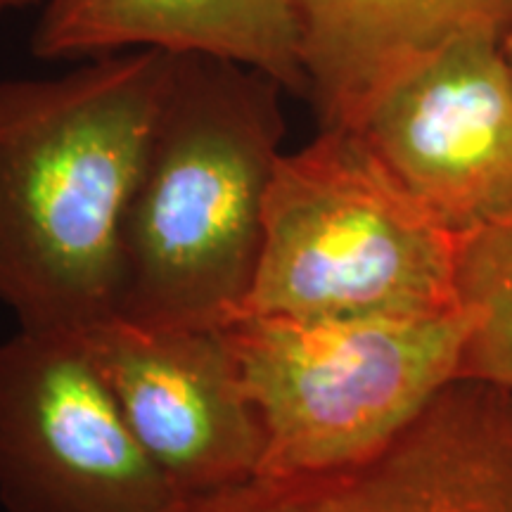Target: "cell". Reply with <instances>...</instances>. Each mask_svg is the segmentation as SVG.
<instances>
[{
    "instance_id": "obj_1",
    "label": "cell",
    "mask_w": 512,
    "mask_h": 512,
    "mask_svg": "<svg viewBox=\"0 0 512 512\" xmlns=\"http://www.w3.org/2000/svg\"><path fill=\"white\" fill-rule=\"evenodd\" d=\"M174 55L126 50L0 81V304L27 330L112 316L121 223Z\"/></svg>"
},
{
    "instance_id": "obj_2",
    "label": "cell",
    "mask_w": 512,
    "mask_h": 512,
    "mask_svg": "<svg viewBox=\"0 0 512 512\" xmlns=\"http://www.w3.org/2000/svg\"><path fill=\"white\" fill-rule=\"evenodd\" d=\"M273 76L174 55L119 240L112 316L219 328L252 290L285 140Z\"/></svg>"
},
{
    "instance_id": "obj_3",
    "label": "cell",
    "mask_w": 512,
    "mask_h": 512,
    "mask_svg": "<svg viewBox=\"0 0 512 512\" xmlns=\"http://www.w3.org/2000/svg\"><path fill=\"white\" fill-rule=\"evenodd\" d=\"M458 245L460 235L411 195L361 133L320 128L309 145L280 157L240 313L363 318L456 309Z\"/></svg>"
},
{
    "instance_id": "obj_4",
    "label": "cell",
    "mask_w": 512,
    "mask_h": 512,
    "mask_svg": "<svg viewBox=\"0 0 512 512\" xmlns=\"http://www.w3.org/2000/svg\"><path fill=\"white\" fill-rule=\"evenodd\" d=\"M264 430L256 475H304L373 456L463 377L472 318H285L221 325Z\"/></svg>"
},
{
    "instance_id": "obj_5",
    "label": "cell",
    "mask_w": 512,
    "mask_h": 512,
    "mask_svg": "<svg viewBox=\"0 0 512 512\" xmlns=\"http://www.w3.org/2000/svg\"><path fill=\"white\" fill-rule=\"evenodd\" d=\"M185 498L145 451L83 330L0 342L5 512H176Z\"/></svg>"
},
{
    "instance_id": "obj_6",
    "label": "cell",
    "mask_w": 512,
    "mask_h": 512,
    "mask_svg": "<svg viewBox=\"0 0 512 512\" xmlns=\"http://www.w3.org/2000/svg\"><path fill=\"white\" fill-rule=\"evenodd\" d=\"M176 512H512V387L458 377L373 456L254 475Z\"/></svg>"
},
{
    "instance_id": "obj_7",
    "label": "cell",
    "mask_w": 512,
    "mask_h": 512,
    "mask_svg": "<svg viewBox=\"0 0 512 512\" xmlns=\"http://www.w3.org/2000/svg\"><path fill=\"white\" fill-rule=\"evenodd\" d=\"M86 332L133 434L183 498L254 477L264 430L221 328L107 316Z\"/></svg>"
},
{
    "instance_id": "obj_8",
    "label": "cell",
    "mask_w": 512,
    "mask_h": 512,
    "mask_svg": "<svg viewBox=\"0 0 512 512\" xmlns=\"http://www.w3.org/2000/svg\"><path fill=\"white\" fill-rule=\"evenodd\" d=\"M358 133L456 235L512 214V76L496 38L437 50L377 100Z\"/></svg>"
},
{
    "instance_id": "obj_9",
    "label": "cell",
    "mask_w": 512,
    "mask_h": 512,
    "mask_svg": "<svg viewBox=\"0 0 512 512\" xmlns=\"http://www.w3.org/2000/svg\"><path fill=\"white\" fill-rule=\"evenodd\" d=\"M320 128L358 131L389 88L448 43L496 38L512 0H290Z\"/></svg>"
},
{
    "instance_id": "obj_10",
    "label": "cell",
    "mask_w": 512,
    "mask_h": 512,
    "mask_svg": "<svg viewBox=\"0 0 512 512\" xmlns=\"http://www.w3.org/2000/svg\"><path fill=\"white\" fill-rule=\"evenodd\" d=\"M126 50L211 55L306 95L302 29L290 0H43L38 60H95Z\"/></svg>"
},
{
    "instance_id": "obj_11",
    "label": "cell",
    "mask_w": 512,
    "mask_h": 512,
    "mask_svg": "<svg viewBox=\"0 0 512 512\" xmlns=\"http://www.w3.org/2000/svg\"><path fill=\"white\" fill-rule=\"evenodd\" d=\"M456 290L472 318L463 377L512 387V214L460 235Z\"/></svg>"
},
{
    "instance_id": "obj_12",
    "label": "cell",
    "mask_w": 512,
    "mask_h": 512,
    "mask_svg": "<svg viewBox=\"0 0 512 512\" xmlns=\"http://www.w3.org/2000/svg\"><path fill=\"white\" fill-rule=\"evenodd\" d=\"M501 50H503V57H505V62H508V69L512 76V17H510L508 27H505L501 34Z\"/></svg>"
},
{
    "instance_id": "obj_13",
    "label": "cell",
    "mask_w": 512,
    "mask_h": 512,
    "mask_svg": "<svg viewBox=\"0 0 512 512\" xmlns=\"http://www.w3.org/2000/svg\"><path fill=\"white\" fill-rule=\"evenodd\" d=\"M43 5V0H0V17L8 15L12 10H22V8H29V5Z\"/></svg>"
}]
</instances>
